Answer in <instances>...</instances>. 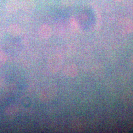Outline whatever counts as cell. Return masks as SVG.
<instances>
[{
	"mask_svg": "<svg viewBox=\"0 0 133 133\" xmlns=\"http://www.w3.org/2000/svg\"><path fill=\"white\" fill-rule=\"evenodd\" d=\"M50 62H53L55 64H54V65H52V66H51V68H53L54 69H58L59 68L60 66V64L61 63V60L60 59H58V57H53L52 59L51 60H50Z\"/></svg>",
	"mask_w": 133,
	"mask_h": 133,
	"instance_id": "cell-6",
	"label": "cell"
},
{
	"mask_svg": "<svg viewBox=\"0 0 133 133\" xmlns=\"http://www.w3.org/2000/svg\"><path fill=\"white\" fill-rule=\"evenodd\" d=\"M8 31L11 35L17 36L20 34L21 29L18 25L16 24H12L9 26Z\"/></svg>",
	"mask_w": 133,
	"mask_h": 133,
	"instance_id": "cell-3",
	"label": "cell"
},
{
	"mask_svg": "<svg viewBox=\"0 0 133 133\" xmlns=\"http://www.w3.org/2000/svg\"><path fill=\"white\" fill-rule=\"evenodd\" d=\"M39 37L43 39L49 38L52 34V30L51 27L48 25H43L38 31Z\"/></svg>",
	"mask_w": 133,
	"mask_h": 133,
	"instance_id": "cell-1",
	"label": "cell"
},
{
	"mask_svg": "<svg viewBox=\"0 0 133 133\" xmlns=\"http://www.w3.org/2000/svg\"><path fill=\"white\" fill-rule=\"evenodd\" d=\"M23 9L26 11H30L34 8L33 3L31 1H25L22 4Z\"/></svg>",
	"mask_w": 133,
	"mask_h": 133,
	"instance_id": "cell-5",
	"label": "cell"
},
{
	"mask_svg": "<svg viewBox=\"0 0 133 133\" xmlns=\"http://www.w3.org/2000/svg\"><path fill=\"white\" fill-rule=\"evenodd\" d=\"M6 8L9 13H15L20 8V4L17 0H9L6 5Z\"/></svg>",
	"mask_w": 133,
	"mask_h": 133,
	"instance_id": "cell-2",
	"label": "cell"
},
{
	"mask_svg": "<svg viewBox=\"0 0 133 133\" xmlns=\"http://www.w3.org/2000/svg\"><path fill=\"white\" fill-rule=\"evenodd\" d=\"M53 87H50V86H49V87H48L47 88L45 89L44 91L43 92V96H45V99H50L51 98H52L53 96L55 94V93L56 92V90L54 89L53 90L51 91V92H50V91L52 90Z\"/></svg>",
	"mask_w": 133,
	"mask_h": 133,
	"instance_id": "cell-4",
	"label": "cell"
}]
</instances>
